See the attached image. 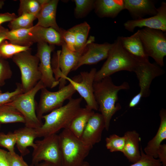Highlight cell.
Listing matches in <instances>:
<instances>
[{
  "label": "cell",
  "instance_id": "6da1fadb",
  "mask_svg": "<svg viewBox=\"0 0 166 166\" xmlns=\"http://www.w3.org/2000/svg\"><path fill=\"white\" fill-rule=\"evenodd\" d=\"M94 98L98 106V110L104 120L105 129L109 130L113 116L121 109L118 101V93L121 90L128 89V83L124 82L120 85L113 82L110 77L98 81H94L93 85Z\"/></svg>",
  "mask_w": 166,
  "mask_h": 166
},
{
  "label": "cell",
  "instance_id": "7a4b0ae2",
  "mask_svg": "<svg viewBox=\"0 0 166 166\" xmlns=\"http://www.w3.org/2000/svg\"><path fill=\"white\" fill-rule=\"evenodd\" d=\"M82 98H71L65 105L43 115L44 122L36 129L38 137H44L56 134L62 129L67 128L73 120L82 109L81 104Z\"/></svg>",
  "mask_w": 166,
  "mask_h": 166
},
{
  "label": "cell",
  "instance_id": "3957f363",
  "mask_svg": "<svg viewBox=\"0 0 166 166\" xmlns=\"http://www.w3.org/2000/svg\"><path fill=\"white\" fill-rule=\"evenodd\" d=\"M62 166H81L93 146L74 135L69 129L58 135Z\"/></svg>",
  "mask_w": 166,
  "mask_h": 166
},
{
  "label": "cell",
  "instance_id": "277c9868",
  "mask_svg": "<svg viewBox=\"0 0 166 166\" xmlns=\"http://www.w3.org/2000/svg\"><path fill=\"white\" fill-rule=\"evenodd\" d=\"M106 59L100 69L97 71L94 81H100L121 71L134 72L137 61L123 48L118 37L112 43Z\"/></svg>",
  "mask_w": 166,
  "mask_h": 166
},
{
  "label": "cell",
  "instance_id": "5b68a950",
  "mask_svg": "<svg viewBox=\"0 0 166 166\" xmlns=\"http://www.w3.org/2000/svg\"><path fill=\"white\" fill-rule=\"evenodd\" d=\"M44 87H45L40 81L30 90L19 94L11 102L6 104L14 108L22 115L26 127L37 129L42 124V120L39 119L36 114L35 97Z\"/></svg>",
  "mask_w": 166,
  "mask_h": 166
},
{
  "label": "cell",
  "instance_id": "8992f818",
  "mask_svg": "<svg viewBox=\"0 0 166 166\" xmlns=\"http://www.w3.org/2000/svg\"><path fill=\"white\" fill-rule=\"evenodd\" d=\"M19 68L21 74L20 84L23 93L33 88L40 81L41 74L39 70V60L29 50L19 52L12 58Z\"/></svg>",
  "mask_w": 166,
  "mask_h": 166
},
{
  "label": "cell",
  "instance_id": "52a82bcc",
  "mask_svg": "<svg viewBox=\"0 0 166 166\" xmlns=\"http://www.w3.org/2000/svg\"><path fill=\"white\" fill-rule=\"evenodd\" d=\"M134 72L139 81L140 90L131 100L129 104L130 108L136 106L142 97L149 96L150 86L153 80L162 75L164 71L156 63H150L149 60L138 61Z\"/></svg>",
  "mask_w": 166,
  "mask_h": 166
},
{
  "label": "cell",
  "instance_id": "ba28073f",
  "mask_svg": "<svg viewBox=\"0 0 166 166\" xmlns=\"http://www.w3.org/2000/svg\"><path fill=\"white\" fill-rule=\"evenodd\" d=\"M140 39L148 56L161 67L166 56V34L163 31L144 27L139 30Z\"/></svg>",
  "mask_w": 166,
  "mask_h": 166
},
{
  "label": "cell",
  "instance_id": "9c48e42d",
  "mask_svg": "<svg viewBox=\"0 0 166 166\" xmlns=\"http://www.w3.org/2000/svg\"><path fill=\"white\" fill-rule=\"evenodd\" d=\"M32 154V164L48 162L55 166H62V160L58 135L45 136L35 141Z\"/></svg>",
  "mask_w": 166,
  "mask_h": 166
},
{
  "label": "cell",
  "instance_id": "30bf717a",
  "mask_svg": "<svg viewBox=\"0 0 166 166\" xmlns=\"http://www.w3.org/2000/svg\"><path fill=\"white\" fill-rule=\"evenodd\" d=\"M41 90L39 101L36 108L37 116L41 120L45 114L62 106L64 102L71 99L76 92L70 83L56 92L49 91L46 87Z\"/></svg>",
  "mask_w": 166,
  "mask_h": 166
},
{
  "label": "cell",
  "instance_id": "8fae6325",
  "mask_svg": "<svg viewBox=\"0 0 166 166\" xmlns=\"http://www.w3.org/2000/svg\"><path fill=\"white\" fill-rule=\"evenodd\" d=\"M97 71L96 69L93 68L89 72H81L78 80L64 77L59 81V89L65 85L66 80H68L85 100L87 104L85 106L93 111L97 110L98 106L94 98L93 87Z\"/></svg>",
  "mask_w": 166,
  "mask_h": 166
},
{
  "label": "cell",
  "instance_id": "7c38bea8",
  "mask_svg": "<svg viewBox=\"0 0 166 166\" xmlns=\"http://www.w3.org/2000/svg\"><path fill=\"white\" fill-rule=\"evenodd\" d=\"M90 43L79 50L73 51L69 49L65 42H63L61 45V50H58L57 53V64L58 66L53 68L55 78L57 80L60 81L63 77L68 76L86 51L88 45Z\"/></svg>",
  "mask_w": 166,
  "mask_h": 166
},
{
  "label": "cell",
  "instance_id": "4fadbf2b",
  "mask_svg": "<svg viewBox=\"0 0 166 166\" xmlns=\"http://www.w3.org/2000/svg\"><path fill=\"white\" fill-rule=\"evenodd\" d=\"M54 49V45L45 42H39L36 54L39 60V69L41 74L40 81L45 87L50 89L55 87L60 83L53 76L51 65V54Z\"/></svg>",
  "mask_w": 166,
  "mask_h": 166
},
{
  "label": "cell",
  "instance_id": "5bb4252c",
  "mask_svg": "<svg viewBox=\"0 0 166 166\" xmlns=\"http://www.w3.org/2000/svg\"><path fill=\"white\" fill-rule=\"evenodd\" d=\"M125 29L133 32L135 29L143 27L166 32V3L162 2L155 15L137 20H128L124 24Z\"/></svg>",
  "mask_w": 166,
  "mask_h": 166
},
{
  "label": "cell",
  "instance_id": "9a60e30c",
  "mask_svg": "<svg viewBox=\"0 0 166 166\" xmlns=\"http://www.w3.org/2000/svg\"><path fill=\"white\" fill-rule=\"evenodd\" d=\"M112 45V43L108 42L98 44L93 42L89 43L73 71L76 70L83 65L95 64L106 59Z\"/></svg>",
  "mask_w": 166,
  "mask_h": 166
},
{
  "label": "cell",
  "instance_id": "2e32d148",
  "mask_svg": "<svg viewBox=\"0 0 166 166\" xmlns=\"http://www.w3.org/2000/svg\"><path fill=\"white\" fill-rule=\"evenodd\" d=\"M105 128L103 116L101 113L94 112L89 119L80 138L93 146L101 141L103 131Z\"/></svg>",
  "mask_w": 166,
  "mask_h": 166
},
{
  "label": "cell",
  "instance_id": "e0dca14e",
  "mask_svg": "<svg viewBox=\"0 0 166 166\" xmlns=\"http://www.w3.org/2000/svg\"><path fill=\"white\" fill-rule=\"evenodd\" d=\"M41 5V10L36 16V25L45 27H51L59 32L61 28L56 21L58 0H39Z\"/></svg>",
  "mask_w": 166,
  "mask_h": 166
},
{
  "label": "cell",
  "instance_id": "ac0fdd59",
  "mask_svg": "<svg viewBox=\"0 0 166 166\" xmlns=\"http://www.w3.org/2000/svg\"><path fill=\"white\" fill-rule=\"evenodd\" d=\"M125 9L129 12L133 20L144 18L147 16L155 15L158 8L152 0H124Z\"/></svg>",
  "mask_w": 166,
  "mask_h": 166
},
{
  "label": "cell",
  "instance_id": "d6986e66",
  "mask_svg": "<svg viewBox=\"0 0 166 166\" xmlns=\"http://www.w3.org/2000/svg\"><path fill=\"white\" fill-rule=\"evenodd\" d=\"M30 34L33 43L45 42L50 45L60 46L64 42L60 33L51 27L35 25L31 28Z\"/></svg>",
  "mask_w": 166,
  "mask_h": 166
},
{
  "label": "cell",
  "instance_id": "ffe728a7",
  "mask_svg": "<svg viewBox=\"0 0 166 166\" xmlns=\"http://www.w3.org/2000/svg\"><path fill=\"white\" fill-rule=\"evenodd\" d=\"M118 38L123 48L136 60H149L140 39L139 30L130 36H118Z\"/></svg>",
  "mask_w": 166,
  "mask_h": 166
},
{
  "label": "cell",
  "instance_id": "44dd1931",
  "mask_svg": "<svg viewBox=\"0 0 166 166\" xmlns=\"http://www.w3.org/2000/svg\"><path fill=\"white\" fill-rule=\"evenodd\" d=\"M94 11L100 18H116L125 9L124 0H96Z\"/></svg>",
  "mask_w": 166,
  "mask_h": 166
},
{
  "label": "cell",
  "instance_id": "7402d4cb",
  "mask_svg": "<svg viewBox=\"0 0 166 166\" xmlns=\"http://www.w3.org/2000/svg\"><path fill=\"white\" fill-rule=\"evenodd\" d=\"M16 136V145L22 156L30 153L29 147L34 148L35 146L34 140L38 137L36 129L25 126L15 130L14 132Z\"/></svg>",
  "mask_w": 166,
  "mask_h": 166
},
{
  "label": "cell",
  "instance_id": "603a6c76",
  "mask_svg": "<svg viewBox=\"0 0 166 166\" xmlns=\"http://www.w3.org/2000/svg\"><path fill=\"white\" fill-rule=\"evenodd\" d=\"M125 143L122 153L129 162L134 163L141 157L139 149V142L140 140L139 134L136 131H129L124 135Z\"/></svg>",
  "mask_w": 166,
  "mask_h": 166
},
{
  "label": "cell",
  "instance_id": "cb8c5ba5",
  "mask_svg": "<svg viewBox=\"0 0 166 166\" xmlns=\"http://www.w3.org/2000/svg\"><path fill=\"white\" fill-rule=\"evenodd\" d=\"M159 115L160 123L155 136L147 143L144 149V152L155 158H157V152L161 142L166 139V110L162 108Z\"/></svg>",
  "mask_w": 166,
  "mask_h": 166
},
{
  "label": "cell",
  "instance_id": "d4e9b609",
  "mask_svg": "<svg viewBox=\"0 0 166 166\" xmlns=\"http://www.w3.org/2000/svg\"><path fill=\"white\" fill-rule=\"evenodd\" d=\"M90 27L86 22L76 25L68 30L74 34L76 38L75 51L79 50L89 43L94 42L95 38L91 36L87 40Z\"/></svg>",
  "mask_w": 166,
  "mask_h": 166
},
{
  "label": "cell",
  "instance_id": "484cf974",
  "mask_svg": "<svg viewBox=\"0 0 166 166\" xmlns=\"http://www.w3.org/2000/svg\"><path fill=\"white\" fill-rule=\"evenodd\" d=\"M94 113L93 110L86 106L82 108L67 128L76 136L80 138L89 119Z\"/></svg>",
  "mask_w": 166,
  "mask_h": 166
},
{
  "label": "cell",
  "instance_id": "4316f807",
  "mask_svg": "<svg viewBox=\"0 0 166 166\" xmlns=\"http://www.w3.org/2000/svg\"><path fill=\"white\" fill-rule=\"evenodd\" d=\"M31 28L9 30L7 34L6 40L13 44L30 47L34 43L30 37Z\"/></svg>",
  "mask_w": 166,
  "mask_h": 166
},
{
  "label": "cell",
  "instance_id": "83f0119b",
  "mask_svg": "<svg viewBox=\"0 0 166 166\" xmlns=\"http://www.w3.org/2000/svg\"><path fill=\"white\" fill-rule=\"evenodd\" d=\"M25 123L22 115L13 107L6 104L0 105V123Z\"/></svg>",
  "mask_w": 166,
  "mask_h": 166
},
{
  "label": "cell",
  "instance_id": "f1b7e54d",
  "mask_svg": "<svg viewBox=\"0 0 166 166\" xmlns=\"http://www.w3.org/2000/svg\"><path fill=\"white\" fill-rule=\"evenodd\" d=\"M36 19L34 15L24 14L10 22L8 26L10 30L29 29L34 26L33 22Z\"/></svg>",
  "mask_w": 166,
  "mask_h": 166
},
{
  "label": "cell",
  "instance_id": "f546056e",
  "mask_svg": "<svg viewBox=\"0 0 166 166\" xmlns=\"http://www.w3.org/2000/svg\"><path fill=\"white\" fill-rule=\"evenodd\" d=\"M30 49V47L15 45L5 40L0 44V58L5 59L12 58L16 54Z\"/></svg>",
  "mask_w": 166,
  "mask_h": 166
},
{
  "label": "cell",
  "instance_id": "4dcf8cb0",
  "mask_svg": "<svg viewBox=\"0 0 166 166\" xmlns=\"http://www.w3.org/2000/svg\"><path fill=\"white\" fill-rule=\"evenodd\" d=\"M41 8V5L39 0H20L18 10V16L24 14H32L36 16Z\"/></svg>",
  "mask_w": 166,
  "mask_h": 166
},
{
  "label": "cell",
  "instance_id": "1f68e13d",
  "mask_svg": "<svg viewBox=\"0 0 166 166\" xmlns=\"http://www.w3.org/2000/svg\"><path fill=\"white\" fill-rule=\"evenodd\" d=\"M75 8L74 13L77 18L85 17L94 8V0H74Z\"/></svg>",
  "mask_w": 166,
  "mask_h": 166
},
{
  "label": "cell",
  "instance_id": "d6a6232c",
  "mask_svg": "<svg viewBox=\"0 0 166 166\" xmlns=\"http://www.w3.org/2000/svg\"><path fill=\"white\" fill-rule=\"evenodd\" d=\"M106 147L111 152H122L124 149L125 138L116 134L110 135L105 139Z\"/></svg>",
  "mask_w": 166,
  "mask_h": 166
},
{
  "label": "cell",
  "instance_id": "836d02e7",
  "mask_svg": "<svg viewBox=\"0 0 166 166\" xmlns=\"http://www.w3.org/2000/svg\"><path fill=\"white\" fill-rule=\"evenodd\" d=\"M16 136L14 132L5 134L0 132V146L6 148L11 153L15 152L14 146L16 145Z\"/></svg>",
  "mask_w": 166,
  "mask_h": 166
},
{
  "label": "cell",
  "instance_id": "e575fe53",
  "mask_svg": "<svg viewBox=\"0 0 166 166\" xmlns=\"http://www.w3.org/2000/svg\"><path fill=\"white\" fill-rule=\"evenodd\" d=\"M140 151L141 156L140 159L129 166H162L158 159L146 154L141 148Z\"/></svg>",
  "mask_w": 166,
  "mask_h": 166
},
{
  "label": "cell",
  "instance_id": "d590c367",
  "mask_svg": "<svg viewBox=\"0 0 166 166\" xmlns=\"http://www.w3.org/2000/svg\"><path fill=\"white\" fill-rule=\"evenodd\" d=\"M16 85V88L13 91L0 93V105L11 102L16 97L23 93L20 84L18 83Z\"/></svg>",
  "mask_w": 166,
  "mask_h": 166
},
{
  "label": "cell",
  "instance_id": "8d00e7d4",
  "mask_svg": "<svg viewBox=\"0 0 166 166\" xmlns=\"http://www.w3.org/2000/svg\"><path fill=\"white\" fill-rule=\"evenodd\" d=\"M59 33L68 49L72 51H76V38L74 34L69 30L61 28Z\"/></svg>",
  "mask_w": 166,
  "mask_h": 166
},
{
  "label": "cell",
  "instance_id": "74e56055",
  "mask_svg": "<svg viewBox=\"0 0 166 166\" xmlns=\"http://www.w3.org/2000/svg\"><path fill=\"white\" fill-rule=\"evenodd\" d=\"M12 72L9 63L5 59L0 58V84L4 81L11 78Z\"/></svg>",
  "mask_w": 166,
  "mask_h": 166
},
{
  "label": "cell",
  "instance_id": "f35d334b",
  "mask_svg": "<svg viewBox=\"0 0 166 166\" xmlns=\"http://www.w3.org/2000/svg\"><path fill=\"white\" fill-rule=\"evenodd\" d=\"M6 157L10 166H30L24 160L22 156L15 152L11 153L7 151Z\"/></svg>",
  "mask_w": 166,
  "mask_h": 166
},
{
  "label": "cell",
  "instance_id": "ab89813d",
  "mask_svg": "<svg viewBox=\"0 0 166 166\" xmlns=\"http://www.w3.org/2000/svg\"><path fill=\"white\" fill-rule=\"evenodd\" d=\"M157 158L162 164V166H166V144H161L157 152Z\"/></svg>",
  "mask_w": 166,
  "mask_h": 166
},
{
  "label": "cell",
  "instance_id": "60d3db41",
  "mask_svg": "<svg viewBox=\"0 0 166 166\" xmlns=\"http://www.w3.org/2000/svg\"><path fill=\"white\" fill-rule=\"evenodd\" d=\"M18 16L14 13H0V26L3 23L11 21Z\"/></svg>",
  "mask_w": 166,
  "mask_h": 166
},
{
  "label": "cell",
  "instance_id": "b9f144b4",
  "mask_svg": "<svg viewBox=\"0 0 166 166\" xmlns=\"http://www.w3.org/2000/svg\"><path fill=\"white\" fill-rule=\"evenodd\" d=\"M7 152L0 148V166H10L6 157Z\"/></svg>",
  "mask_w": 166,
  "mask_h": 166
},
{
  "label": "cell",
  "instance_id": "7bdbcfd3",
  "mask_svg": "<svg viewBox=\"0 0 166 166\" xmlns=\"http://www.w3.org/2000/svg\"><path fill=\"white\" fill-rule=\"evenodd\" d=\"M9 30L1 25L0 26V44L6 40L7 34Z\"/></svg>",
  "mask_w": 166,
  "mask_h": 166
},
{
  "label": "cell",
  "instance_id": "ee69618b",
  "mask_svg": "<svg viewBox=\"0 0 166 166\" xmlns=\"http://www.w3.org/2000/svg\"><path fill=\"white\" fill-rule=\"evenodd\" d=\"M30 166H55L50 163L43 161L35 164H31Z\"/></svg>",
  "mask_w": 166,
  "mask_h": 166
},
{
  "label": "cell",
  "instance_id": "f6af8a7d",
  "mask_svg": "<svg viewBox=\"0 0 166 166\" xmlns=\"http://www.w3.org/2000/svg\"><path fill=\"white\" fill-rule=\"evenodd\" d=\"M4 4V1L3 0H0V9H1Z\"/></svg>",
  "mask_w": 166,
  "mask_h": 166
},
{
  "label": "cell",
  "instance_id": "bcb514c9",
  "mask_svg": "<svg viewBox=\"0 0 166 166\" xmlns=\"http://www.w3.org/2000/svg\"><path fill=\"white\" fill-rule=\"evenodd\" d=\"M81 166H91L89 164L87 161H85Z\"/></svg>",
  "mask_w": 166,
  "mask_h": 166
},
{
  "label": "cell",
  "instance_id": "7dc6e473",
  "mask_svg": "<svg viewBox=\"0 0 166 166\" xmlns=\"http://www.w3.org/2000/svg\"><path fill=\"white\" fill-rule=\"evenodd\" d=\"M1 123H0V128H1Z\"/></svg>",
  "mask_w": 166,
  "mask_h": 166
},
{
  "label": "cell",
  "instance_id": "c3c4849f",
  "mask_svg": "<svg viewBox=\"0 0 166 166\" xmlns=\"http://www.w3.org/2000/svg\"><path fill=\"white\" fill-rule=\"evenodd\" d=\"M1 93V91H0V93Z\"/></svg>",
  "mask_w": 166,
  "mask_h": 166
}]
</instances>
